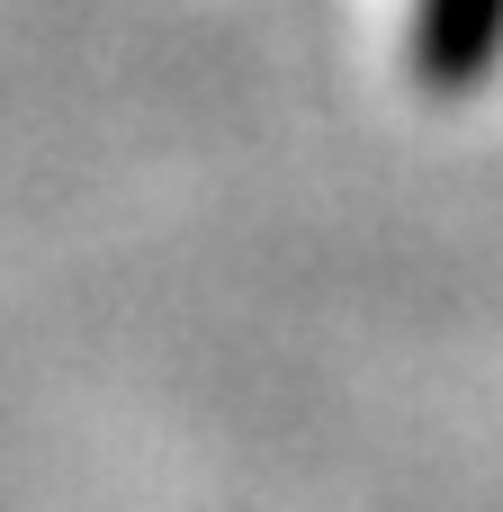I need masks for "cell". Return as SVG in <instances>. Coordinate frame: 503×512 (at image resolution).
Segmentation results:
<instances>
[{
    "label": "cell",
    "instance_id": "cell-1",
    "mask_svg": "<svg viewBox=\"0 0 503 512\" xmlns=\"http://www.w3.org/2000/svg\"><path fill=\"white\" fill-rule=\"evenodd\" d=\"M405 54H414V81L423 90H441V99L477 90L503 63V0H414Z\"/></svg>",
    "mask_w": 503,
    "mask_h": 512
}]
</instances>
